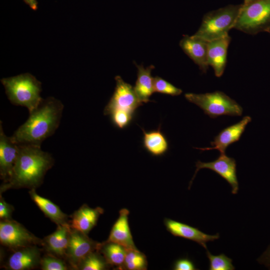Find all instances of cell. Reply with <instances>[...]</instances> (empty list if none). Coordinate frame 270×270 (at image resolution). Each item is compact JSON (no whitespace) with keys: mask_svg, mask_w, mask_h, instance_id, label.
<instances>
[{"mask_svg":"<svg viewBox=\"0 0 270 270\" xmlns=\"http://www.w3.org/2000/svg\"><path fill=\"white\" fill-rule=\"evenodd\" d=\"M242 6H230L206 14L194 36L207 42L224 38L234 28Z\"/></svg>","mask_w":270,"mask_h":270,"instance_id":"4","label":"cell"},{"mask_svg":"<svg viewBox=\"0 0 270 270\" xmlns=\"http://www.w3.org/2000/svg\"><path fill=\"white\" fill-rule=\"evenodd\" d=\"M269 34H270V32Z\"/></svg>","mask_w":270,"mask_h":270,"instance_id":"35","label":"cell"},{"mask_svg":"<svg viewBox=\"0 0 270 270\" xmlns=\"http://www.w3.org/2000/svg\"><path fill=\"white\" fill-rule=\"evenodd\" d=\"M257 260L260 264L270 269V245Z\"/></svg>","mask_w":270,"mask_h":270,"instance_id":"32","label":"cell"},{"mask_svg":"<svg viewBox=\"0 0 270 270\" xmlns=\"http://www.w3.org/2000/svg\"><path fill=\"white\" fill-rule=\"evenodd\" d=\"M251 120L250 116H244L240 122L225 128L215 136L214 141L210 142L212 147L196 148L202 151L216 149L220 154H225L226 148L230 144L240 139L246 126Z\"/></svg>","mask_w":270,"mask_h":270,"instance_id":"15","label":"cell"},{"mask_svg":"<svg viewBox=\"0 0 270 270\" xmlns=\"http://www.w3.org/2000/svg\"><path fill=\"white\" fill-rule=\"evenodd\" d=\"M184 97L212 118L222 116H240L242 114V106L222 92L201 94L186 93Z\"/></svg>","mask_w":270,"mask_h":270,"instance_id":"5","label":"cell"},{"mask_svg":"<svg viewBox=\"0 0 270 270\" xmlns=\"http://www.w3.org/2000/svg\"><path fill=\"white\" fill-rule=\"evenodd\" d=\"M244 0V4H247L256 0Z\"/></svg>","mask_w":270,"mask_h":270,"instance_id":"34","label":"cell"},{"mask_svg":"<svg viewBox=\"0 0 270 270\" xmlns=\"http://www.w3.org/2000/svg\"><path fill=\"white\" fill-rule=\"evenodd\" d=\"M18 152L12 176L0 188V194L10 188L36 189L42 183L47 171L54 164V160L40 146L18 144Z\"/></svg>","mask_w":270,"mask_h":270,"instance_id":"1","label":"cell"},{"mask_svg":"<svg viewBox=\"0 0 270 270\" xmlns=\"http://www.w3.org/2000/svg\"><path fill=\"white\" fill-rule=\"evenodd\" d=\"M29 194L32 200L45 216L57 226L70 225L68 215L63 212L57 205L38 194L36 189L30 190Z\"/></svg>","mask_w":270,"mask_h":270,"instance_id":"20","label":"cell"},{"mask_svg":"<svg viewBox=\"0 0 270 270\" xmlns=\"http://www.w3.org/2000/svg\"><path fill=\"white\" fill-rule=\"evenodd\" d=\"M208 42L194 35H184L180 46L184 53L196 64L202 72L208 68Z\"/></svg>","mask_w":270,"mask_h":270,"instance_id":"13","label":"cell"},{"mask_svg":"<svg viewBox=\"0 0 270 270\" xmlns=\"http://www.w3.org/2000/svg\"><path fill=\"white\" fill-rule=\"evenodd\" d=\"M110 267L104 257L99 250H96L87 255L80 262L78 270H104Z\"/></svg>","mask_w":270,"mask_h":270,"instance_id":"25","label":"cell"},{"mask_svg":"<svg viewBox=\"0 0 270 270\" xmlns=\"http://www.w3.org/2000/svg\"><path fill=\"white\" fill-rule=\"evenodd\" d=\"M144 136L142 146L151 155L162 156L168 150V142L164 134L161 130L160 125L156 130L146 131L142 128Z\"/></svg>","mask_w":270,"mask_h":270,"instance_id":"22","label":"cell"},{"mask_svg":"<svg viewBox=\"0 0 270 270\" xmlns=\"http://www.w3.org/2000/svg\"><path fill=\"white\" fill-rule=\"evenodd\" d=\"M134 64L138 68V73L134 88L140 101L142 103H147L150 101V98L154 92V78L152 76L151 72L154 68V66L152 64L145 68L142 64Z\"/></svg>","mask_w":270,"mask_h":270,"instance_id":"21","label":"cell"},{"mask_svg":"<svg viewBox=\"0 0 270 270\" xmlns=\"http://www.w3.org/2000/svg\"><path fill=\"white\" fill-rule=\"evenodd\" d=\"M100 252L110 266L122 270L126 255V249L115 242L105 241L101 243Z\"/></svg>","mask_w":270,"mask_h":270,"instance_id":"23","label":"cell"},{"mask_svg":"<svg viewBox=\"0 0 270 270\" xmlns=\"http://www.w3.org/2000/svg\"><path fill=\"white\" fill-rule=\"evenodd\" d=\"M164 222L167 230L173 236L196 242L206 250V242L220 238L218 233L214 235L208 234L196 228L172 219L166 218Z\"/></svg>","mask_w":270,"mask_h":270,"instance_id":"12","label":"cell"},{"mask_svg":"<svg viewBox=\"0 0 270 270\" xmlns=\"http://www.w3.org/2000/svg\"><path fill=\"white\" fill-rule=\"evenodd\" d=\"M4 267L9 270H30L40 266L42 250L38 245L20 248L13 250Z\"/></svg>","mask_w":270,"mask_h":270,"instance_id":"11","label":"cell"},{"mask_svg":"<svg viewBox=\"0 0 270 270\" xmlns=\"http://www.w3.org/2000/svg\"><path fill=\"white\" fill-rule=\"evenodd\" d=\"M236 166L235 160L226 156L225 154H220L216 160L211 162H204L198 160L196 164V170L190 182L189 188L197 172L202 168H208L216 172L224 178L230 184L232 193L236 194L238 190Z\"/></svg>","mask_w":270,"mask_h":270,"instance_id":"10","label":"cell"},{"mask_svg":"<svg viewBox=\"0 0 270 270\" xmlns=\"http://www.w3.org/2000/svg\"><path fill=\"white\" fill-rule=\"evenodd\" d=\"M70 230V225L58 226L54 232L42 240V250L47 254L66 260Z\"/></svg>","mask_w":270,"mask_h":270,"instance_id":"16","label":"cell"},{"mask_svg":"<svg viewBox=\"0 0 270 270\" xmlns=\"http://www.w3.org/2000/svg\"><path fill=\"white\" fill-rule=\"evenodd\" d=\"M100 244L87 234L71 228L66 260L70 268L78 270L81 261L90 252L98 250Z\"/></svg>","mask_w":270,"mask_h":270,"instance_id":"9","label":"cell"},{"mask_svg":"<svg viewBox=\"0 0 270 270\" xmlns=\"http://www.w3.org/2000/svg\"><path fill=\"white\" fill-rule=\"evenodd\" d=\"M14 208L6 202L0 194V220H10Z\"/></svg>","mask_w":270,"mask_h":270,"instance_id":"30","label":"cell"},{"mask_svg":"<svg viewBox=\"0 0 270 270\" xmlns=\"http://www.w3.org/2000/svg\"><path fill=\"white\" fill-rule=\"evenodd\" d=\"M231 40L228 35L208 42V61L212 66L215 76L220 77L224 74L226 63L228 49Z\"/></svg>","mask_w":270,"mask_h":270,"instance_id":"17","label":"cell"},{"mask_svg":"<svg viewBox=\"0 0 270 270\" xmlns=\"http://www.w3.org/2000/svg\"><path fill=\"white\" fill-rule=\"evenodd\" d=\"M248 34L270 32V0H256L242 6L234 26Z\"/></svg>","mask_w":270,"mask_h":270,"instance_id":"6","label":"cell"},{"mask_svg":"<svg viewBox=\"0 0 270 270\" xmlns=\"http://www.w3.org/2000/svg\"><path fill=\"white\" fill-rule=\"evenodd\" d=\"M135 114L126 111H114L110 116L114 126L120 129L127 127L133 120Z\"/></svg>","mask_w":270,"mask_h":270,"instance_id":"29","label":"cell"},{"mask_svg":"<svg viewBox=\"0 0 270 270\" xmlns=\"http://www.w3.org/2000/svg\"><path fill=\"white\" fill-rule=\"evenodd\" d=\"M130 212L122 208L119 216L114 224L106 240L122 246L126 250L138 249L135 246L128 225V216Z\"/></svg>","mask_w":270,"mask_h":270,"instance_id":"19","label":"cell"},{"mask_svg":"<svg viewBox=\"0 0 270 270\" xmlns=\"http://www.w3.org/2000/svg\"><path fill=\"white\" fill-rule=\"evenodd\" d=\"M7 97L15 106L26 108L29 112L34 110L42 100V84L34 76L25 73L0 80Z\"/></svg>","mask_w":270,"mask_h":270,"instance_id":"3","label":"cell"},{"mask_svg":"<svg viewBox=\"0 0 270 270\" xmlns=\"http://www.w3.org/2000/svg\"><path fill=\"white\" fill-rule=\"evenodd\" d=\"M0 124V176L4 182L10 178L17 156L18 145L4 132Z\"/></svg>","mask_w":270,"mask_h":270,"instance_id":"14","label":"cell"},{"mask_svg":"<svg viewBox=\"0 0 270 270\" xmlns=\"http://www.w3.org/2000/svg\"><path fill=\"white\" fill-rule=\"evenodd\" d=\"M104 213L100 207L92 208L84 204L70 216V227L84 234H88L96 224L100 216Z\"/></svg>","mask_w":270,"mask_h":270,"instance_id":"18","label":"cell"},{"mask_svg":"<svg viewBox=\"0 0 270 270\" xmlns=\"http://www.w3.org/2000/svg\"><path fill=\"white\" fill-rule=\"evenodd\" d=\"M146 256L138 249L126 250V255L122 269L128 270H145L147 269Z\"/></svg>","mask_w":270,"mask_h":270,"instance_id":"24","label":"cell"},{"mask_svg":"<svg viewBox=\"0 0 270 270\" xmlns=\"http://www.w3.org/2000/svg\"><path fill=\"white\" fill-rule=\"evenodd\" d=\"M64 104L52 96L42 98L30 113L28 120L11 136L17 144L41 146L42 142L52 136L58 128Z\"/></svg>","mask_w":270,"mask_h":270,"instance_id":"2","label":"cell"},{"mask_svg":"<svg viewBox=\"0 0 270 270\" xmlns=\"http://www.w3.org/2000/svg\"><path fill=\"white\" fill-rule=\"evenodd\" d=\"M206 256L210 261V270H234L232 260L224 254L218 256L212 254L206 250Z\"/></svg>","mask_w":270,"mask_h":270,"instance_id":"26","label":"cell"},{"mask_svg":"<svg viewBox=\"0 0 270 270\" xmlns=\"http://www.w3.org/2000/svg\"><path fill=\"white\" fill-rule=\"evenodd\" d=\"M116 86L114 94L106 106L104 114L108 116L114 111H126L135 114L136 110L142 106L134 87L125 82L120 76L115 77Z\"/></svg>","mask_w":270,"mask_h":270,"instance_id":"8","label":"cell"},{"mask_svg":"<svg viewBox=\"0 0 270 270\" xmlns=\"http://www.w3.org/2000/svg\"><path fill=\"white\" fill-rule=\"evenodd\" d=\"M33 10H36L38 8V3L36 0H24Z\"/></svg>","mask_w":270,"mask_h":270,"instance_id":"33","label":"cell"},{"mask_svg":"<svg viewBox=\"0 0 270 270\" xmlns=\"http://www.w3.org/2000/svg\"><path fill=\"white\" fill-rule=\"evenodd\" d=\"M40 267L42 270H67L70 268L64 259L47 254L42 256Z\"/></svg>","mask_w":270,"mask_h":270,"instance_id":"27","label":"cell"},{"mask_svg":"<svg viewBox=\"0 0 270 270\" xmlns=\"http://www.w3.org/2000/svg\"><path fill=\"white\" fill-rule=\"evenodd\" d=\"M175 270H195L196 268L194 264L188 258H182L176 260L174 264Z\"/></svg>","mask_w":270,"mask_h":270,"instance_id":"31","label":"cell"},{"mask_svg":"<svg viewBox=\"0 0 270 270\" xmlns=\"http://www.w3.org/2000/svg\"><path fill=\"white\" fill-rule=\"evenodd\" d=\"M154 92L172 96H179L182 92L181 89L158 76L154 78Z\"/></svg>","mask_w":270,"mask_h":270,"instance_id":"28","label":"cell"},{"mask_svg":"<svg viewBox=\"0 0 270 270\" xmlns=\"http://www.w3.org/2000/svg\"><path fill=\"white\" fill-rule=\"evenodd\" d=\"M42 241L16 221L0 220V244L11 250L29 246H41Z\"/></svg>","mask_w":270,"mask_h":270,"instance_id":"7","label":"cell"}]
</instances>
